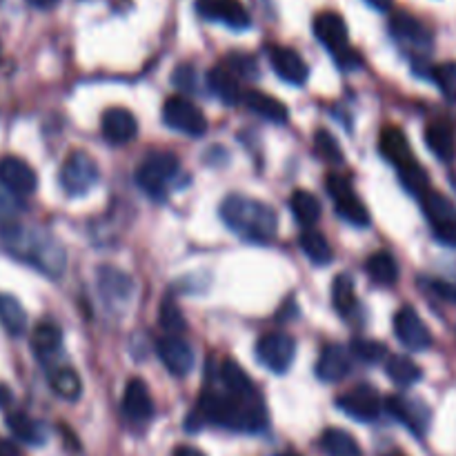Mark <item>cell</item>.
<instances>
[{"label":"cell","instance_id":"cell-1","mask_svg":"<svg viewBox=\"0 0 456 456\" xmlns=\"http://www.w3.org/2000/svg\"><path fill=\"white\" fill-rule=\"evenodd\" d=\"M203 423L254 435L267 428V410L258 395L232 396L227 392L205 390L199 399V408L187 419V430H200Z\"/></svg>","mask_w":456,"mask_h":456},{"label":"cell","instance_id":"cell-2","mask_svg":"<svg viewBox=\"0 0 456 456\" xmlns=\"http://www.w3.org/2000/svg\"><path fill=\"white\" fill-rule=\"evenodd\" d=\"M0 243L9 256L43 272V274L61 276L65 272L67 254L49 232L13 223V225L0 230Z\"/></svg>","mask_w":456,"mask_h":456},{"label":"cell","instance_id":"cell-3","mask_svg":"<svg viewBox=\"0 0 456 456\" xmlns=\"http://www.w3.org/2000/svg\"><path fill=\"white\" fill-rule=\"evenodd\" d=\"M221 218L236 236L249 243H270L279 230V216L274 208L243 194H232L223 200Z\"/></svg>","mask_w":456,"mask_h":456},{"label":"cell","instance_id":"cell-4","mask_svg":"<svg viewBox=\"0 0 456 456\" xmlns=\"http://www.w3.org/2000/svg\"><path fill=\"white\" fill-rule=\"evenodd\" d=\"M181 174V160L169 151H159L145 159V163L136 169V183L151 199H165L167 187Z\"/></svg>","mask_w":456,"mask_h":456},{"label":"cell","instance_id":"cell-5","mask_svg":"<svg viewBox=\"0 0 456 456\" xmlns=\"http://www.w3.org/2000/svg\"><path fill=\"white\" fill-rule=\"evenodd\" d=\"M98 163L87 151H71L61 167V187L67 196H85L98 183Z\"/></svg>","mask_w":456,"mask_h":456},{"label":"cell","instance_id":"cell-6","mask_svg":"<svg viewBox=\"0 0 456 456\" xmlns=\"http://www.w3.org/2000/svg\"><path fill=\"white\" fill-rule=\"evenodd\" d=\"M325 187H328L330 199L334 200V208H337V214L354 227H368L370 225V214L365 209L363 200L354 194L350 181L338 174H330L328 181H325Z\"/></svg>","mask_w":456,"mask_h":456},{"label":"cell","instance_id":"cell-7","mask_svg":"<svg viewBox=\"0 0 456 456\" xmlns=\"http://www.w3.org/2000/svg\"><path fill=\"white\" fill-rule=\"evenodd\" d=\"M163 120L169 129L187 136H203L208 132V118L203 111L183 96H172L165 101Z\"/></svg>","mask_w":456,"mask_h":456},{"label":"cell","instance_id":"cell-8","mask_svg":"<svg viewBox=\"0 0 456 456\" xmlns=\"http://www.w3.org/2000/svg\"><path fill=\"white\" fill-rule=\"evenodd\" d=\"M256 359L270 372L285 374L297 359V341L281 332L265 334L256 343Z\"/></svg>","mask_w":456,"mask_h":456},{"label":"cell","instance_id":"cell-9","mask_svg":"<svg viewBox=\"0 0 456 456\" xmlns=\"http://www.w3.org/2000/svg\"><path fill=\"white\" fill-rule=\"evenodd\" d=\"M423 212L435 227V236L441 243L456 248V205L439 191L423 196Z\"/></svg>","mask_w":456,"mask_h":456},{"label":"cell","instance_id":"cell-10","mask_svg":"<svg viewBox=\"0 0 456 456\" xmlns=\"http://www.w3.org/2000/svg\"><path fill=\"white\" fill-rule=\"evenodd\" d=\"M337 408L341 412H346L350 419H356L361 423H370V421H377L379 414H381L383 403H381V396L379 392L374 390L372 386H361L352 387L350 392L341 395L337 399Z\"/></svg>","mask_w":456,"mask_h":456},{"label":"cell","instance_id":"cell-11","mask_svg":"<svg viewBox=\"0 0 456 456\" xmlns=\"http://www.w3.org/2000/svg\"><path fill=\"white\" fill-rule=\"evenodd\" d=\"M395 334L410 352H423L432 346V334L414 307L405 305L395 314Z\"/></svg>","mask_w":456,"mask_h":456},{"label":"cell","instance_id":"cell-12","mask_svg":"<svg viewBox=\"0 0 456 456\" xmlns=\"http://www.w3.org/2000/svg\"><path fill=\"white\" fill-rule=\"evenodd\" d=\"M386 410L396 419V421H401L405 428H410L417 436H423L428 432V428H430V410H428V405L423 403V401L412 399V396H387Z\"/></svg>","mask_w":456,"mask_h":456},{"label":"cell","instance_id":"cell-13","mask_svg":"<svg viewBox=\"0 0 456 456\" xmlns=\"http://www.w3.org/2000/svg\"><path fill=\"white\" fill-rule=\"evenodd\" d=\"M0 185L13 196H29L38 187V176L29 163L16 156H4L0 160Z\"/></svg>","mask_w":456,"mask_h":456},{"label":"cell","instance_id":"cell-14","mask_svg":"<svg viewBox=\"0 0 456 456\" xmlns=\"http://www.w3.org/2000/svg\"><path fill=\"white\" fill-rule=\"evenodd\" d=\"M159 356L163 361L165 368L174 377H187L196 365L194 347L178 334H169V337L159 341Z\"/></svg>","mask_w":456,"mask_h":456},{"label":"cell","instance_id":"cell-15","mask_svg":"<svg viewBox=\"0 0 456 456\" xmlns=\"http://www.w3.org/2000/svg\"><path fill=\"white\" fill-rule=\"evenodd\" d=\"M196 9L208 20L223 22V25L232 27V29H248L252 25L248 9L243 7L240 0H199Z\"/></svg>","mask_w":456,"mask_h":456},{"label":"cell","instance_id":"cell-16","mask_svg":"<svg viewBox=\"0 0 456 456\" xmlns=\"http://www.w3.org/2000/svg\"><path fill=\"white\" fill-rule=\"evenodd\" d=\"M314 36L334 56L350 49V45H347L350 34H347L346 20H343V16H338L334 12H323L314 18Z\"/></svg>","mask_w":456,"mask_h":456},{"label":"cell","instance_id":"cell-17","mask_svg":"<svg viewBox=\"0 0 456 456\" xmlns=\"http://www.w3.org/2000/svg\"><path fill=\"white\" fill-rule=\"evenodd\" d=\"M270 62H272V67H274L276 76L289 85H297V87H301V85H305L307 78H310V67H307V62L303 61V58L298 56L294 49L272 47L270 49Z\"/></svg>","mask_w":456,"mask_h":456},{"label":"cell","instance_id":"cell-18","mask_svg":"<svg viewBox=\"0 0 456 456\" xmlns=\"http://www.w3.org/2000/svg\"><path fill=\"white\" fill-rule=\"evenodd\" d=\"M101 129L105 134L107 141L116 142V145H125V142L134 141L138 134V120L125 107H110L101 118Z\"/></svg>","mask_w":456,"mask_h":456},{"label":"cell","instance_id":"cell-19","mask_svg":"<svg viewBox=\"0 0 456 456\" xmlns=\"http://www.w3.org/2000/svg\"><path fill=\"white\" fill-rule=\"evenodd\" d=\"M120 408H123L125 417L134 423H145L154 417V401H151L145 381L132 379V381L127 383Z\"/></svg>","mask_w":456,"mask_h":456},{"label":"cell","instance_id":"cell-20","mask_svg":"<svg viewBox=\"0 0 456 456\" xmlns=\"http://www.w3.org/2000/svg\"><path fill=\"white\" fill-rule=\"evenodd\" d=\"M98 292L110 305H120V303L129 301V297H132L134 281L123 270L105 265L98 270Z\"/></svg>","mask_w":456,"mask_h":456},{"label":"cell","instance_id":"cell-21","mask_svg":"<svg viewBox=\"0 0 456 456\" xmlns=\"http://www.w3.org/2000/svg\"><path fill=\"white\" fill-rule=\"evenodd\" d=\"M350 350L343 346H325L319 354V363H316V377L323 383H337L347 377L350 372Z\"/></svg>","mask_w":456,"mask_h":456},{"label":"cell","instance_id":"cell-22","mask_svg":"<svg viewBox=\"0 0 456 456\" xmlns=\"http://www.w3.org/2000/svg\"><path fill=\"white\" fill-rule=\"evenodd\" d=\"M390 31L399 43L410 45V47L426 49L430 47L432 43V36L430 31L426 29V25H423L421 20H417L414 16H410V13H403V12L392 16Z\"/></svg>","mask_w":456,"mask_h":456},{"label":"cell","instance_id":"cell-23","mask_svg":"<svg viewBox=\"0 0 456 456\" xmlns=\"http://www.w3.org/2000/svg\"><path fill=\"white\" fill-rule=\"evenodd\" d=\"M379 150H381L383 159L387 163L395 165L396 169L403 167V165L412 163L414 156L410 150V142L405 138V134L399 127H386L381 132V141H379Z\"/></svg>","mask_w":456,"mask_h":456},{"label":"cell","instance_id":"cell-24","mask_svg":"<svg viewBox=\"0 0 456 456\" xmlns=\"http://www.w3.org/2000/svg\"><path fill=\"white\" fill-rule=\"evenodd\" d=\"M31 350L36 352L43 363L56 359L62 350V332L58 325L53 323H40L36 325L34 337H31Z\"/></svg>","mask_w":456,"mask_h":456},{"label":"cell","instance_id":"cell-25","mask_svg":"<svg viewBox=\"0 0 456 456\" xmlns=\"http://www.w3.org/2000/svg\"><path fill=\"white\" fill-rule=\"evenodd\" d=\"M218 377H221L223 390L232 396H254L258 395L256 387H254V381L248 377L243 368L236 363L234 359L223 361L221 370H218Z\"/></svg>","mask_w":456,"mask_h":456},{"label":"cell","instance_id":"cell-26","mask_svg":"<svg viewBox=\"0 0 456 456\" xmlns=\"http://www.w3.org/2000/svg\"><path fill=\"white\" fill-rule=\"evenodd\" d=\"M245 105L252 111H256L263 118L272 120V123H285L289 116L288 107L279 101V98L270 96V94H263L258 89H248V94L243 96Z\"/></svg>","mask_w":456,"mask_h":456},{"label":"cell","instance_id":"cell-27","mask_svg":"<svg viewBox=\"0 0 456 456\" xmlns=\"http://www.w3.org/2000/svg\"><path fill=\"white\" fill-rule=\"evenodd\" d=\"M7 426L12 435L27 445H43L47 441V430L43 428V423L34 421L25 412L7 414Z\"/></svg>","mask_w":456,"mask_h":456},{"label":"cell","instance_id":"cell-28","mask_svg":"<svg viewBox=\"0 0 456 456\" xmlns=\"http://www.w3.org/2000/svg\"><path fill=\"white\" fill-rule=\"evenodd\" d=\"M0 325L12 337H22L27 330V312L16 297L0 294Z\"/></svg>","mask_w":456,"mask_h":456},{"label":"cell","instance_id":"cell-29","mask_svg":"<svg viewBox=\"0 0 456 456\" xmlns=\"http://www.w3.org/2000/svg\"><path fill=\"white\" fill-rule=\"evenodd\" d=\"M321 448L328 456H363V450L354 436L338 428H330L321 436Z\"/></svg>","mask_w":456,"mask_h":456},{"label":"cell","instance_id":"cell-30","mask_svg":"<svg viewBox=\"0 0 456 456\" xmlns=\"http://www.w3.org/2000/svg\"><path fill=\"white\" fill-rule=\"evenodd\" d=\"M298 243H301V249L305 252V256L312 263H316V265H328V263H332V248H330L328 239L319 230H314V227H305L301 232V236H298Z\"/></svg>","mask_w":456,"mask_h":456},{"label":"cell","instance_id":"cell-31","mask_svg":"<svg viewBox=\"0 0 456 456\" xmlns=\"http://www.w3.org/2000/svg\"><path fill=\"white\" fill-rule=\"evenodd\" d=\"M386 372L390 381H395L399 387H410L423 379V370L405 354H392L387 359Z\"/></svg>","mask_w":456,"mask_h":456},{"label":"cell","instance_id":"cell-32","mask_svg":"<svg viewBox=\"0 0 456 456\" xmlns=\"http://www.w3.org/2000/svg\"><path fill=\"white\" fill-rule=\"evenodd\" d=\"M426 141L428 147L432 150V154L439 156L441 160H452L456 154V141L452 127H448L445 123H432L426 129Z\"/></svg>","mask_w":456,"mask_h":456},{"label":"cell","instance_id":"cell-33","mask_svg":"<svg viewBox=\"0 0 456 456\" xmlns=\"http://www.w3.org/2000/svg\"><path fill=\"white\" fill-rule=\"evenodd\" d=\"M208 83L209 89H212L225 105H236V102H239L240 87L239 83H236V76L232 74L227 67H216V69L209 71Z\"/></svg>","mask_w":456,"mask_h":456},{"label":"cell","instance_id":"cell-34","mask_svg":"<svg viewBox=\"0 0 456 456\" xmlns=\"http://www.w3.org/2000/svg\"><path fill=\"white\" fill-rule=\"evenodd\" d=\"M289 208H292L294 218L301 223L303 227H314L321 218V203L314 194L305 190H297L289 199Z\"/></svg>","mask_w":456,"mask_h":456},{"label":"cell","instance_id":"cell-35","mask_svg":"<svg viewBox=\"0 0 456 456\" xmlns=\"http://www.w3.org/2000/svg\"><path fill=\"white\" fill-rule=\"evenodd\" d=\"M365 270L379 285H395L399 279V265H396L395 256L387 252L372 254L365 263Z\"/></svg>","mask_w":456,"mask_h":456},{"label":"cell","instance_id":"cell-36","mask_svg":"<svg viewBox=\"0 0 456 456\" xmlns=\"http://www.w3.org/2000/svg\"><path fill=\"white\" fill-rule=\"evenodd\" d=\"M49 383H52L53 392L65 401H76L80 396V392H83L80 377L71 368L53 370L52 377H49Z\"/></svg>","mask_w":456,"mask_h":456},{"label":"cell","instance_id":"cell-37","mask_svg":"<svg viewBox=\"0 0 456 456\" xmlns=\"http://www.w3.org/2000/svg\"><path fill=\"white\" fill-rule=\"evenodd\" d=\"M332 303L334 310L341 312L343 316L350 314L356 305V294H354V281L350 274H338L332 283Z\"/></svg>","mask_w":456,"mask_h":456},{"label":"cell","instance_id":"cell-38","mask_svg":"<svg viewBox=\"0 0 456 456\" xmlns=\"http://www.w3.org/2000/svg\"><path fill=\"white\" fill-rule=\"evenodd\" d=\"M399 178L401 185H403L410 194L426 196L428 191H430L428 190V187H430V178H428V172L417 163V160L399 167Z\"/></svg>","mask_w":456,"mask_h":456},{"label":"cell","instance_id":"cell-39","mask_svg":"<svg viewBox=\"0 0 456 456\" xmlns=\"http://www.w3.org/2000/svg\"><path fill=\"white\" fill-rule=\"evenodd\" d=\"M350 352L363 363H381L383 359H387V347L370 338H354L350 343Z\"/></svg>","mask_w":456,"mask_h":456},{"label":"cell","instance_id":"cell-40","mask_svg":"<svg viewBox=\"0 0 456 456\" xmlns=\"http://www.w3.org/2000/svg\"><path fill=\"white\" fill-rule=\"evenodd\" d=\"M314 147L328 163L343 165V160H346L343 159V150L338 147L337 138H334L328 129H319V132L314 134Z\"/></svg>","mask_w":456,"mask_h":456},{"label":"cell","instance_id":"cell-41","mask_svg":"<svg viewBox=\"0 0 456 456\" xmlns=\"http://www.w3.org/2000/svg\"><path fill=\"white\" fill-rule=\"evenodd\" d=\"M159 319H160V325H163L165 332L181 334L183 330H185V319H183L181 307H178L174 301H169V298L163 303V305H160Z\"/></svg>","mask_w":456,"mask_h":456},{"label":"cell","instance_id":"cell-42","mask_svg":"<svg viewBox=\"0 0 456 456\" xmlns=\"http://www.w3.org/2000/svg\"><path fill=\"white\" fill-rule=\"evenodd\" d=\"M430 76L436 80L441 92H444L450 101H456V65L435 67Z\"/></svg>","mask_w":456,"mask_h":456},{"label":"cell","instance_id":"cell-43","mask_svg":"<svg viewBox=\"0 0 456 456\" xmlns=\"http://www.w3.org/2000/svg\"><path fill=\"white\" fill-rule=\"evenodd\" d=\"M227 69L232 74L248 76V78H256V61L252 56H245V53H232L227 56Z\"/></svg>","mask_w":456,"mask_h":456},{"label":"cell","instance_id":"cell-44","mask_svg":"<svg viewBox=\"0 0 456 456\" xmlns=\"http://www.w3.org/2000/svg\"><path fill=\"white\" fill-rule=\"evenodd\" d=\"M423 283H426V288L430 289L435 297H439L441 301L454 303L456 305V285L454 283H448V281H441V279H426Z\"/></svg>","mask_w":456,"mask_h":456},{"label":"cell","instance_id":"cell-45","mask_svg":"<svg viewBox=\"0 0 456 456\" xmlns=\"http://www.w3.org/2000/svg\"><path fill=\"white\" fill-rule=\"evenodd\" d=\"M18 209H20V205L16 203L13 194H0V230L13 225V221L18 216Z\"/></svg>","mask_w":456,"mask_h":456},{"label":"cell","instance_id":"cell-46","mask_svg":"<svg viewBox=\"0 0 456 456\" xmlns=\"http://www.w3.org/2000/svg\"><path fill=\"white\" fill-rule=\"evenodd\" d=\"M174 83L185 92H194L196 89V71L190 65H183L174 71Z\"/></svg>","mask_w":456,"mask_h":456},{"label":"cell","instance_id":"cell-47","mask_svg":"<svg viewBox=\"0 0 456 456\" xmlns=\"http://www.w3.org/2000/svg\"><path fill=\"white\" fill-rule=\"evenodd\" d=\"M172 456H208V454L200 452L199 448H191V445H181V448L174 450Z\"/></svg>","mask_w":456,"mask_h":456},{"label":"cell","instance_id":"cell-48","mask_svg":"<svg viewBox=\"0 0 456 456\" xmlns=\"http://www.w3.org/2000/svg\"><path fill=\"white\" fill-rule=\"evenodd\" d=\"M370 7L379 9V12H390L392 9V0H365Z\"/></svg>","mask_w":456,"mask_h":456},{"label":"cell","instance_id":"cell-49","mask_svg":"<svg viewBox=\"0 0 456 456\" xmlns=\"http://www.w3.org/2000/svg\"><path fill=\"white\" fill-rule=\"evenodd\" d=\"M27 3L36 9H52L53 4H58V0H27Z\"/></svg>","mask_w":456,"mask_h":456},{"label":"cell","instance_id":"cell-50","mask_svg":"<svg viewBox=\"0 0 456 456\" xmlns=\"http://www.w3.org/2000/svg\"><path fill=\"white\" fill-rule=\"evenodd\" d=\"M9 401H12V392H9L7 386H3V383H0V408H4Z\"/></svg>","mask_w":456,"mask_h":456},{"label":"cell","instance_id":"cell-51","mask_svg":"<svg viewBox=\"0 0 456 456\" xmlns=\"http://www.w3.org/2000/svg\"><path fill=\"white\" fill-rule=\"evenodd\" d=\"M279 456H298V454H289V452H288V454H279Z\"/></svg>","mask_w":456,"mask_h":456},{"label":"cell","instance_id":"cell-52","mask_svg":"<svg viewBox=\"0 0 456 456\" xmlns=\"http://www.w3.org/2000/svg\"><path fill=\"white\" fill-rule=\"evenodd\" d=\"M395 456H401V454H395Z\"/></svg>","mask_w":456,"mask_h":456}]
</instances>
